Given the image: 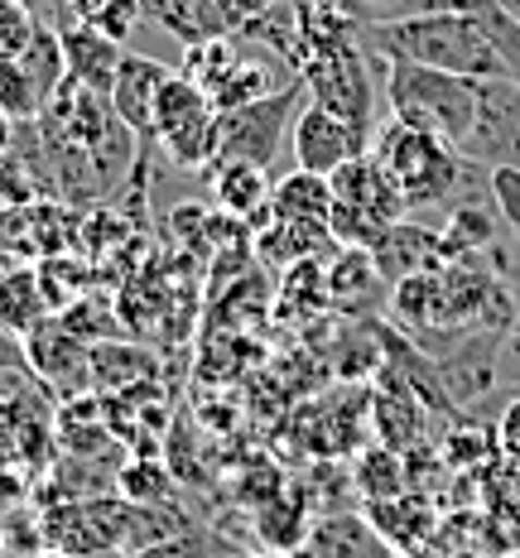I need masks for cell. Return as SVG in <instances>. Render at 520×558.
Masks as SVG:
<instances>
[{
	"label": "cell",
	"instance_id": "cell-13",
	"mask_svg": "<svg viewBox=\"0 0 520 558\" xmlns=\"http://www.w3.org/2000/svg\"><path fill=\"white\" fill-rule=\"evenodd\" d=\"M25 352H29V366L39 371V376L58 380L63 390L83 386V380L92 376V347H87V342H77V337L68 332L63 323H49V318H44L39 328L29 332Z\"/></svg>",
	"mask_w": 520,
	"mask_h": 558
},
{
	"label": "cell",
	"instance_id": "cell-33",
	"mask_svg": "<svg viewBox=\"0 0 520 558\" xmlns=\"http://www.w3.org/2000/svg\"><path fill=\"white\" fill-rule=\"evenodd\" d=\"M506 270L520 279V236H511V255H506Z\"/></svg>",
	"mask_w": 520,
	"mask_h": 558
},
{
	"label": "cell",
	"instance_id": "cell-34",
	"mask_svg": "<svg viewBox=\"0 0 520 558\" xmlns=\"http://www.w3.org/2000/svg\"><path fill=\"white\" fill-rule=\"evenodd\" d=\"M10 145H15V125H10V121H0V155H5Z\"/></svg>",
	"mask_w": 520,
	"mask_h": 558
},
{
	"label": "cell",
	"instance_id": "cell-7",
	"mask_svg": "<svg viewBox=\"0 0 520 558\" xmlns=\"http://www.w3.org/2000/svg\"><path fill=\"white\" fill-rule=\"evenodd\" d=\"M289 145H294V165L299 169L332 179L342 165H352L356 155L372 149V135H362L356 125H347L342 116H332L328 107L309 101V107L299 111L294 131H289Z\"/></svg>",
	"mask_w": 520,
	"mask_h": 558
},
{
	"label": "cell",
	"instance_id": "cell-23",
	"mask_svg": "<svg viewBox=\"0 0 520 558\" xmlns=\"http://www.w3.org/2000/svg\"><path fill=\"white\" fill-rule=\"evenodd\" d=\"M20 68L29 73V83L39 87V97L49 101L58 87L68 83V58H63V34H58L49 20L39 25V34L29 39V49L20 53Z\"/></svg>",
	"mask_w": 520,
	"mask_h": 558
},
{
	"label": "cell",
	"instance_id": "cell-10",
	"mask_svg": "<svg viewBox=\"0 0 520 558\" xmlns=\"http://www.w3.org/2000/svg\"><path fill=\"white\" fill-rule=\"evenodd\" d=\"M299 558H396V544L380 534L366 515L352 510H328L309 525V539Z\"/></svg>",
	"mask_w": 520,
	"mask_h": 558
},
{
	"label": "cell",
	"instance_id": "cell-1",
	"mask_svg": "<svg viewBox=\"0 0 520 558\" xmlns=\"http://www.w3.org/2000/svg\"><path fill=\"white\" fill-rule=\"evenodd\" d=\"M362 44L380 58L438 68V73H458V77H472V83H496V77H506L487 25H482L477 10H468L462 0L438 5V10H420V15L362 25Z\"/></svg>",
	"mask_w": 520,
	"mask_h": 558
},
{
	"label": "cell",
	"instance_id": "cell-35",
	"mask_svg": "<svg viewBox=\"0 0 520 558\" xmlns=\"http://www.w3.org/2000/svg\"><path fill=\"white\" fill-rule=\"evenodd\" d=\"M222 558H285V554H270V549H241V554H222Z\"/></svg>",
	"mask_w": 520,
	"mask_h": 558
},
{
	"label": "cell",
	"instance_id": "cell-21",
	"mask_svg": "<svg viewBox=\"0 0 520 558\" xmlns=\"http://www.w3.org/2000/svg\"><path fill=\"white\" fill-rule=\"evenodd\" d=\"M116 486H121L125 501L145 506V510H165L173 501V472L159 458H131V462H121V472H116Z\"/></svg>",
	"mask_w": 520,
	"mask_h": 558
},
{
	"label": "cell",
	"instance_id": "cell-30",
	"mask_svg": "<svg viewBox=\"0 0 520 558\" xmlns=\"http://www.w3.org/2000/svg\"><path fill=\"white\" fill-rule=\"evenodd\" d=\"M58 5H63V15H58L53 25H97L107 0H58Z\"/></svg>",
	"mask_w": 520,
	"mask_h": 558
},
{
	"label": "cell",
	"instance_id": "cell-17",
	"mask_svg": "<svg viewBox=\"0 0 520 558\" xmlns=\"http://www.w3.org/2000/svg\"><path fill=\"white\" fill-rule=\"evenodd\" d=\"M280 87H289V83H275V68L265 63L261 53L241 49L237 63H231L213 87H207V97H213L217 111H237V107H251V101L270 97V92H280Z\"/></svg>",
	"mask_w": 520,
	"mask_h": 558
},
{
	"label": "cell",
	"instance_id": "cell-29",
	"mask_svg": "<svg viewBox=\"0 0 520 558\" xmlns=\"http://www.w3.org/2000/svg\"><path fill=\"white\" fill-rule=\"evenodd\" d=\"M501 386H520V313L511 332L501 337Z\"/></svg>",
	"mask_w": 520,
	"mask_h": 558
},
{
	"label": "cell",
	"instance_id": "cell-31",
	"mask_svg": "<svg viewBox=\"0 0 520 558\" xmlns=\"http://www.w3.org/2000/svg\"><path fill=\"white\" fill-rule=\"evenodd\" d=\"M20 366H29L25 342H15V332L0 323V371H20Z\"/></svg>",
	"mask_w": 520,
	"mask_h": 558
},
{
	"label": "cell",
	"instance_id": "cell-4",
	"mask_svg": "<svg viewBox=\"0 0 520 558\" xmlns=\"http://www.w3.org/2000/svg\"><path fill=\"white\" fill-rule=\"evenodd\" d=\"M332 213H328V227L332 236L342 241V246H362L372 251L380 236H386V227L404 222V197L396 189V179L386 173V165L366 149V155H356L352 165H342L332 173Z\"/></svg>",
	"mask_w": 520,
	"mask_h": 558
},
{
	"label": "cell",
	"instance_id": "cell-37",
	"mask_svg": "<svg viewBox=\"0 0 520 558\" xmlns=\"http://www.w3.org/2000/svg\"><path fill=\"white\" fill-rule=\"evenodd\" d=\"M0 520H5V515H0Z\"/></svg>",
	"mask_w": 520,
	"mask_h": 558
},
{
	"label": "cell",
	"instance_id": "cell-19",
	"mask_svg": "<svg viewBox=\"0 0 520 558\" xmlns=\"http://www.w3.org/2000/svg\"><path fill=\"white\" fill-rule=\"evenodd\" d=\"M261 251L280 265H299V260H318L323 251L332 246V227L328 222H265L256 231Z\"/></svg>",
	"mask_w": 520,
	"mask_h": 558
},
{
	"label": "cell",
	"instance_id": "cell-25",
	"mask_svg": "<svg viewBox=\"0 0 520 558\" xmlns=\"http://www.w3.org/2000/svg\"><path fill=\"white\" fill-rule=\"evenodd\" d=\"M356 492L366 496V501H396V496H404V476H400V458L390 448H372L362 452V462H356L352 472Z\"/></svg>",
	"mask_w": 520,
	"mask_h": 558
},
{
	"label": "cell",
	"instance_id": "cell-20",
	"mask_svg": "<svg viewBox=\"0 0 520 558\" xmlns=\"http://www.w3.org/2000/svg\"><path fill=\"white\" fill-rule=\"evenodd\" d=\"M44 313H49V299L39 289V275L20 270V265L0 270V323L10 332H34L44 323Z\"/></svg>",
	"mask_w": 520,
	"mask_h": 558
},
{
	"label": "cell",
	"instance_id": "cell-24",
	"mask_svg": "<svg viewBox=\"0 0 520 558\" xmlns=\"http://www.w3.org/2000/svg\"><path fill=\"white\" fill-rule=\"evenodd\" d=\"M39 111H44V97H39V87L29 83L25 68H20V58H0V121L34 125Z\"/></svg>",
	"mask_w": 520,
	"mask_h": 558
},
{
	"label": "cell",
	"instance_id": "cell-11",
	"mask_svg": "<svg viewBox=\"0 0 520 558\" xmlns=\"http://www.w3.org/2000/svg\"><path fill=\"white\" fill-rule=\"evenodd\" d=\"M270 169L246 165V159H217L213 165V203L227 217H246L251 227L270 222Z\"/></svg>",
	"mask_w": 520,
	"mask_h": 558
},
{
	"label": "cell",
	"instance_id": "cell-36",
	"mask_svg": "<svg viewBox=\"0 0 520 558\" xmlns=\"http://www.w3.org/2000/svg\"><path fill=\"white\" fill-rule=\"evenodd\" d=\"M496 5H501V10H506V15H511V20H516V25H520V0H496Z\"/></svg>",
	"mask_w": 520,
	"mask_h": 558
},
{
	"label": "cell",
	"instance_id": "cell-27",
	"mask_svg": "<svg viewBox=\"0 0 520 558\" xmlns=\"http://www.w3.org/2000/svg\"><path fill=\"white\" fill-rule=\"evenodd\" d=\"M487 183H492V203H496V213H501L506 231L520 236V169L496 165V169H487Z\"/></svg>",
	"mask_w": 520,
	"mask_h": 558
},
{
	"label": "cell",
	"instance_id": "cell-16",
	"mask_svg": "<svg viewBox=\"0 0 520 558\" xmlns=\"http://www.w3.org/2000/svg\"><path fill=\"white\" fill-rule=\"evenodd\" d=\"M332 213V183L323 173L294 169L275 179L270 189V222H328Z\"/></svg>",
	"mask_w": 520,
	"mask_h": 558
},
{
	"label": "cell",
	"instance_id": "cell-5",
	"mask_svg": "<svg viewBox=\"0 0 520 558\" xmlns=\"http://www.w3.org/2000/svg\"><path fill=\"white\" fill-rule=\"evenodd\" d=\"M376 63L380 58L356 39V44H342V49L314 53L304 63V73H299V83H304V92L318 107L342 116V121L356 125L362 135H376V87H372Z\"/></svg>",
	"mask_w": 520,
	"mask_h": 558
},
{
	"label": "cell",
	"instance_id": "cell-3",
	"mask_svg": "<svg viewBox=\"0 0 520 558\" xmlns=\"http://www.w3.org/2000/svg\"><path fill=\"white\" fill-rule=\"evenodd\" d=\"M372 155L396 179L410 213L414 207H454L462 183H468V165H472L458 145H448V140H438L430 131H414V125L396 121V116L386 125H376Z\"/></svg>",
	"mask_w": 520,
	"mask_h": 558
},
{
	"label": "cell",
	"instance_id": "cell-8",
	"mask_svg": "<svg viewBox=\"0 0 520 558\" xmlns=\"http://www.w3.org/2000/svg\"><path fill=\"white\" fill-rule=\"evenodd\" d=\"M173 73H179V68H169L165 58H149V53H125L121 68H116V83H111L107 101L135 131V140H141V165L155 155V101Z\"/></svg>",
	"mask_w": 520,
	"mask_h": 558
},
{
	"label": "cell",
	"instance_id": "cell-2",
	"mask_svg": "<svg viewBox=\"0 0 520 558\" xmlns=\"http://www.w3.org/2000/svg\"><path fill=\"white\" fill-rule=\"evenodd\" d=\"M380 87H386L396 121L414 125V131H430L458 149L468 145L472 125H477L482 83L458 77V73H438V68L400 63V58H380Z\"/></svg>",
	"mask_w": 520,
	"mask_h": 558
},
{
	"label": "cell",
	"instance_id": "cell-28",
	"mask_svg": "<svg viewBox=\"0 0 520 558\" xmlns=\"http://www.w3.org/2000/svg\"><path fill=\"white\" fill-rule=\"evenodd\" d=\"M141 20H145V0H107L92 29H101L111 44H121V49H125V44H131V34L141 29Z\"/></svg>",
	"mask_w": 520,
	"mask_h": 558
},
{
	"label": "cell",
	"instance_id": "cell-26",
	"mask_svg": "<svg viewBox=\"0 0 520 558\" xmlns=\"http://www.w3.org/2000/svg\"><path fill=\"white\" fill-rule=\"evenodd\" d=\"M39 25H44L39 5H29V0H0V58L25 53Z\"/></svg>",
	"mask_w": 520,
	"mask_h": 558
},
{
	"label": "cell",
	"instance_id": "cell-18",
	"mask_svg": "<svg viewBox=\"0 0 520 558\" xmlns=\"http://www.w3.org/2000/svg\"><path fill=\"white\" fill-rule=\"evenodd\" d=\"M207 111H217L213 97H207V92L179 68V73L165 83V92H159V101H155V145H165V140H173L179 131H189V125Z\"/></svg>",
	"mask_w": 520,
	"mask_h": 558
},
{
	"label": "cell",
	"instance_id": "cell-15",
	"mask_svg": "<svg viewBox=\"0 0 520 558\" xmlns=\"http://www.w3.org/2000/svg\"><path fill=\"white\" fill-rule=\"evenodd\" d=\"M323 284H328V304L332 308L356 313V308H366V304H376V299H380L386 275H380V265H376L372 251L347 246L338 255V265H328V279H323Z\"/></svg>",
	"mask_w": 520,
	"mask_h": 558
},
{
	"label": "cell",
	"instance_id": "cell-32",
	"mask_svg": "<svg viewBox=\"0 0 520 558\" xmlns=\"http://www.w3.org/2000/svg\"><path fill=\"white\" fill-rule=\"evenodd\" d=\"M501 438L511 448H520V395H511V404H506V414H501Z\"/></svg>",
	"mask_w": 520,
	"mask_h": 558
},
{
	"label": "cell",
	"instance_id": "cell-9",
	"mask_svg": "<svg viewBox=\"0 0 520 558\" xmlns=\"http://www.w3.org/2000/svg\"><path fill=\"white\" fill-rule=\"evenodd\" d=\"M462 155L477 159V165H516L520 169V83H482V101H477V125H472Z\"/></svg>",
	"mask_w": 520,
	"mask_h": 558
},
{
	"label": "cell",
	"instance_id": "cell-12",
	"mask_svg": "<svg viewBox=\"0 0 520 558\" xmlns=\"http://www.w3.org/2000/svg\"><path fill=\"white\" fill-rule=\"evenodd\" d=\"M63 34V58H68V77L73 83H83L87 92H97V97H111V83H116V68H121L125 49L121 44H111L101 29L92 25H53Z\"/></svg>",
	"mask_w": 520,
	"mask_h": 558
},
{
	"label": "cell",
	"instance_id": "cell-22",
	"mask_svg": "<svg viewBox=\"0 0 520 558\" xmlns=\"http://www.w3.org/2000/svg\"><path fill=\"white\" fill-rule=\"evenodd\" d=\"M165 155L179 169H213L217 159H222V111H207L189 125V131L165 140Z\"/></svg>",
	"mask_w": 520,
	"mask_h": 558
},
{
	"label": "cell",
	"instance_id": "cell-14",
	"mask_svg": "<svg viewBox=\"0 0 520 558\" xmlns=\"http://www.w3.org/2000/svg\"><path fill=\"white\" fill-rule=\"evenodd\" d=\"M372 255H376L380 275H386L390 284H400V279L444 265V236L414 227V222H396V227H386V236L372 246Z\"/></svg>",
	"mask_w": 520,
	"mask_h": 558
},
{
	"label": "cell",
	"instance_id": "cell-6",
	"mask_svg": "<svg viewBox=\"0 0 520 558\" xmlns=\"http://www.w3.org/2000/svg\"><path fill=\"white\" fill-rule=\"evenodd\" d=\"M299 97H304V83H289L270 97L251 101V107H237V111H222V159H246V165H261L270 169L280 145L289 140L299 121Z\"/></svg>",
	"mask_w": 520,
	"mask_h": 558
}]
</instances>
